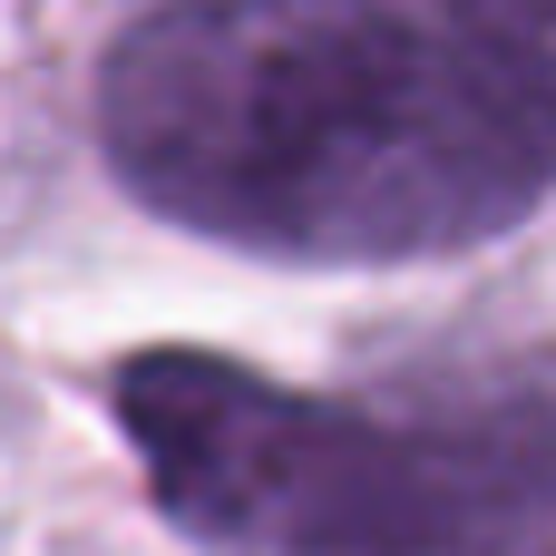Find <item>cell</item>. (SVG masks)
Returning a JSON list of instances; mask_svg holds the SVG:
<instances>
[{
  "instance_id": "obj_1",
  "label": "cell",
  "mask_w": 556,
  "mask_h": 556,
  "mask_svg": "<svg viewBox=\"0 0 556 556\" xmlns=\"http://www.w3.org/2000/svg\"><path fill=\"white\" fill-rule=\"evenodd\" d=\"M117 186L274 264H430L528 225L556 108L410 0H166L98 59Z\"/></svg>"
},
{
  "instance_id": "obj_2",
  "label": "cell",
  "mask_w": 556,
  "mask_h": 556,
  "mask_svg": "<svg viewBox=\"0 0 556 556\" xmlns=\"http://www.w3.org/2000/svg\"><path fill=\"white\" fill-rule=\"evenodd\" d=\"M108 420L205 556H528L556 518L547 401H332L225 352H127Z\"/></svg>"
},
{
  "instance_id": "obj_3",
  "label": "cell",
  "mask_w": 556,
  "mask_h": 556,
  "mask_svg": "<svg viewBox=\"0 0 556 556\" xmlns=\"http://www.w3.org/2000/svg\"><path fill=\"white\" fill-rule=\"evenodd\" d=\"M459 20L556 108V0H459Z\"/></svg>"
},
{
  "instance_id": "obj_4",
  "label": "cell",
  "mask_w": 556,
  "mask_h": 556,
  "mask_svg": "<svg viewBox=\"0 0 556 556\" xmlns=\"http://www.w3.org/2000/svg\"><path fill=\"white\" fill-rule=\"evenodd\" d=\"M528 556H556V518H547V528H538V547H528Z\"/></svg>"
}]
</instances>
